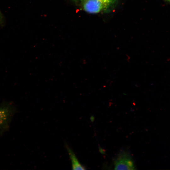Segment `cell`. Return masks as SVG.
<instances>
[{
	"label": "cell",
	"mask_w": 170,
	"mask_h": 170,
	"mask_svg": "<svg viewBox=\"0 0 170 170\" xmlns=\"http://www.w3.org/2000/svg\"><path fill=\"white\" fill-rule=\"evenodd\" d=\"M66 147L68 152L72 163V168L73 170H85V167L79 162L75 154L67 144Z\"/></svg>",
	"instance_id": "cell-4"
},
{
	"label": "cell",
	"mask_w": 170,
	"mask_h": 170,
	"mask_svg": "<svg viewBox=\"0 0 170 170\" xmlns=\"http://www.w3.org/2000/svg\"><path fill=\"white\" fill-rule=\"evenodd\" d=\"M99 150L100 153L103 154H105V152L104 151V150H103V149H102L101 147H99Z\"/></svg>",
	"instance_id": "cell-5"
},
{
	"label": "cell",
	"mask_w": 170,
	"mask_h": 170,
	"mask_svg": "<svg viewBox=\"0 0 170 170\" xmlns=\"http://www.w3.org/2000/svg\"><path fill=\"white\" fill-rule=\"evenodd\" d=\"M170 4V0H164Z\"/></svg>",
	"instance_id": "cell-8"
},
{
	"label": "cell",
	"mask_w": 170,
	"mask_h": 170,
	"mask_svg": "<svg viewBox=\"0 0 170 170\" xmlns=\"http://www.w3.org/2000/svg\"><path fill=\"white\" fill-rule=\"evenodd\" d=\"M73 0L74 1H84L86 0Z\"/></svg>",
	"instance_id": "cell-7"
},
{
	"label": "cell",
	"mask_w": 170,
	"mask_h": 170,
	"mask_svg": "<svg viewBox=\"0 0 170 170\" xmlns=\"http://www.w3.org/2000/svg\"><path fill=\"white\" fill-rule=\"evenodd\" d=\"M114 169L135 170L134 162L130 153L126 150H121L113 160Z\"/></svg>",
	"instance_id": "cell-2"
},
{
	"label": "cell",
	"mask_w": 170,
	"mask_h": 170,
	"mask_svg": "<svg viewBox=\"0 0 170 170\" xmlns=\"http://www.w3.org/2000/svg\"><path fill=\"white\" fill-rule=\"evenodd\" d=\"M3 22V17L1 13L0 12V24H2Z\"/></svg>",
	"instance_id": "cell-6"
},
{
	"label": "cell",
	"mask_w": 170,
	"mask_h": 170,
	"mask_svg": "<svg viewBox=\"0 0 170 170\" xmlns=\"http://www.w3.org/2000/svg\"><path fill=\"white\" fill-rule=\"evenodd\" d=\"M115 1L116 0H86L83 1V8L88 13L97 14L109 8Z\"/></svg>",
	"instance_id": "cell-3"
},
{
	"label": "cell",
	"mask_w": 170,
	"mask_h": 170,
	"mask_svg": "<svg viewBox=\"0 0 170 170\" xmlns=\"http://www.w3.org/2000/svg\"><path fill=\"white\" fill-rule=\"evenodd\" d=\"M16 111V107L10 103L4 102L0 104V135L8 129L13 117Z\"/></svg>",
	"instance_id": "cell-1"
}]
</instances>
